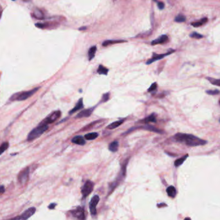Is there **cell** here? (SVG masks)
Returning a JSON list of instances; mask_svg holds the SVG:
<instances>
[{
    "instance_id": "6da1fadb",
    "label": "cell",
    "mask_w": 220,
    "mask_h": 220,
    "mask_svg": "<svg viewBox=\"0 0 220 220\" xmlns=\"http://www.w3.org/2000/svg\"><path fill=\"white\" fill-rule=\"evenodd\" d=\"M173 139L177 142L183 143L189 147H196L204 145L207 143V141L200 139L192 134L177 133L174 136Z\"/></svg>"
},
{
    "instance_id": "7a4b0ae2",
    "label": "cell",
    "mask_w": 220,
    "mask_h": 220,
    "mask_svg": "<svg viewBox=\"0 0 220 220\" xmlns=\"http://www.w3.org/2000/svg\"><path fill=\"white\" fill-rule=\"evenodd\" d=\"M48 125L40 123V124L37 127L34 128L33 130H32L30 132V133L28 134L27 136V141H31L35 140V139L39 138L45 131L48 130Z\"/></svg>"
},
{
    "instance_id": "3957f363",
    "label": "cell",
    "mask_w": 220,
    "mask_h": 220,
    "mask_svg": "<svg viewBox=\"0 0 220 220\" xmlns=\"http://www.w3.org/2000/svg\"><path fill=\"white\" fill-rule=\"evenodd\" d=\"M39 89V87H37V88H34L30 90H28V91H24V92L14 94V95L12 96L11 100V101H24V100H26L28 98H30V97L32 95H34Z\"/></svg>"
},
{
    "instance_id": "277c9868",
    "label": "cell",
    "mask_w": 220,
    "mask_h": 220,
    "mask_svg": "<svg viewBox=\"0 0 220 220\" xmlns=\"http://www.w3.org/2000/svg\"><path fill=\"white\" fill-rule=\"evenodd\" d=\"M93 187H94V183H93V182L90 180L86 181V183L84 184L81 190V193L84 198H86L90 194L92 193L93 190Z\"/></svg>"
},
{
    "instance_id": "5b68a950",
    "label": "cell",
    "mask_w": 220,
    "mask_h": 220,
    "mask_svg": "<svg viewBox=\"0 0 220 220\" xmlns=\"http://www.w3.org/2000/svg\"><path fill=\"white\" fill-rule=\"evenodd\" d=\"M61 115V111H54L52 113H51L50 115H48L47 117L45 118L44 120L42 121L41 123L44 124H47V125L52 123L56 121L57 119H59Z\"/></svg>"
},
{
    "instance_id": "8992f818",
    "label": "cell",
    "mask_w": 220,
    "mask_h": 220,
    "mask_svg": "<svg viewBox=\"0 0 220 220\" xmlns=\"http://www.w3.org/2000/svg\"><path fill=\"white\" fill-rule=\"evenodd\" d=\"M29 173H30V169L28 167L22 170L18 176V182L22 185L27 183L29 177Z\"/></svg>"
},
{
    "instance_id": "52a82bcc",
    "label": "cell",
    "mask_w": 220,
    "mask_h": 220,
    "mask_svg": "<svg viewBox=\"0 0 220 220\" xmlns=\"http://www.w3.org/2000/svg\"><path fill=\"white\" fill-rule=\"evenodd\" d=\"M100 198L99 196L97 195H95L92 198L91 201L90 202L89 204V207H90V212H91L92 215L93 216H95L97 214V205L98 203L99 202Z\"/></svg>"
},
{
    "instance_id": "ba28073f",
    "label": "cell",
    "mask_w": 220,
    "mask_h": 220,
    "mask_svg": "<svg viewBox=\"0 0 220 220\" xmlns=\"http://www.w3.org/2000/svg\"><path fill=\"white\" fill-rule=\"evenodd\" d=\"M36 211V209L35 207H30L28 208V209L26 210L25 212H23L22 214L19 216H18V217L14 218L15 219H27L28 218H30L31 216H33L34 214V213Z\"/></svg>"
},
{
    "instance_id": "9c48e42d",
    "label": "cell",
    "mask_w": 220,
    "mask_h": 220,
    "mask_svg": "<svg viewBox=\"0 0 220 220\" xmlns=\"http://www.w3.org/2000/svg\"><path fill=\"white\" fill-rule=\"evenodd\" d=\"M71 213L73 215V216L79 219H85V211L83 208L81 207H77L75 209H73L71 211Z\"/></svg>"
},
{
    "instance_id": "30bf717a",
    "label": "cell",
    "mask_w": 220,
    "mask_h": 220,
    "mask_svg": "<svg viewBox=\"0 0 220 220\" xmlns=\"http://www.w3.org/2000/svg\"><path fill=\"white\" fill-rule=\"evenodd\" d=\"M171 53H173L172 52H169V53H166V54H154L153 56L152 57L150 60H149L147 61L146 64L147 65H149V64L152 63H153L154 61H158V60H159L163 59V58L165 56H167V55H169Z\"/></svg>"
},
{
    "instance_id": "8fae6325",
    "label": "cell",
    "mask_w": 220,
    "mask_h": 220,
    "mask_svg": "<svg viewBox=\"0 0 220 220\" xmlns=\"http://www.w3.org/2000/svg\"><path fill=\"white\" fill-rule=\"evenodd\" d=\"M93 109H94V108L84 110V111L79 112V114L76 116L75 118H88V117H89V116L92 114Z\"/></svg>"
},
{
    "instance_id": "7c38bea8",
    "label": "cell",
    "mask_w": 220,
    "mask_h": 220,
    "mask_svg": "<svg viewBox=\"0 0 220 220\" xmlns=\"http://www.w3.org/2000/svg\"><path fill=\"white\" fill-rule=\"evenodd\" d=\"M168 41V36L167 35H161L159 38H158L156 40L151 41L152 45H158V44H162L166 43V41Z\"/></svg>"
},
{
    "instance_id": "4fadbf2b",
    "label": "cell",
    "mask_w": 220,
    "mask_h": 220,
    "mask_svg": "<svg viewBox=\"0 0 220 220\" xmlns=\"http://www.w3.org/2000/svg\"><path fill=\"white\" fill-rule=\"evenodd\" d=\"M140 128L144 129V130H146L149 131H152L154 132H156V133H159V134H163L164 131L160 130V129H158L156 127H153V126L150 125H145L144 126H142V127H140Z\"/></svg>"
},
{
    "instance_id": "5bb4252c",
    "label": "cell",
    "mask_w": 220,
    "mask_h": 220,
    "mask_svg": "<svg viewBox=\"0 0 220 220\" xmlns=\"http://www.w3.org/2000/svg\"><path fill=\"white\" fill-rule=\"evenodd\" d=\"M72 142L73 143L79 145H85L86 144L85 138L81 136H77L73 137L72 140Z\"/></svg>"
},
{
    "instance_id": "9a60e30c",
    "label": "cell",
    "mask_w": 220,
    "mask_h": 220,
    "mask_svg": "<svg viewBox=\"0 0 220 220\" xmlns=\"http://www.w3.org/2000/svg\"><path fill=\"white\" fill-rule=\"evenodd\" d=\"M166 192L167 193L168 196L172 198H175L176 196V189L175 187L173 186L168 187L166 189Z\"/></svg>"
},
{
    "instance_id": "2e32d148",
    "label": "cell",
    "mask_w": 220,
    "mask_h": 220,
    "mask_svg": "<svg viewBox=\"0 0 220 220\" xmlns=\"http://www.w3.org/2000/svg\"><path fill=\"white\" fill-rule=\"evenodd\" d=\"M83 108V101H82V98H80V99H79L78 102H77V104L75 105V106H74V108L71 111L69 114H72L73 113H74L75 112L79 111V110Z\"/></svg>"
},
{
    "instance_id": "e0dca14e",
    "label": "cell",
    "mask_w": 220,
    "mask_h": 220,
    "mask_svg": "<svg viewBox=\"0 0 220 220\" xmlns=\"http://www.w3.org/2000/svg\"><path fill=\"white\" fill-rule=\"evenodd\" d=\"M32 16H33V17H34L35 18H36L37 19H40V20L41 19H44L43 12H42L40 9H38L34 10L33 12V14H32Z\"/></svg>"
},
{
    "instance_id": "ac0fdd59",
    "label": "cell",
    "mask_w": 220,
    "mask_h": 220,
    "mask_svg": "<svg viewBox=\"0 0 220 220\" xmlns=\"http://www.w3.org/2000/svg\"><path fill=\"white\" fill-rule=\"evenodd\" d=\"M124 119H122V120H119V121H114L112 123H111L110 125H109L108 127H107V128L108 129H111V130H112V129H115L116 128H117L118 127H119L120 125H122L123 123V122H124Z\"/></svg>"
},
{
    "instance_id": "d6986e66",
    "label": "cell",
    "mask_w": 220,
    "mask_h": 220,
    "mask_svg": "<svg viewBox=\"0 0 220 220\" xmlns=\"http://www.w3.org/2000/svg\"><path fill=\"white\" fill-rule=\"evenodd\" d=\"M207 21H208V19L207 18H202V19H200V20H199L198 21L192 23L191 25H192L194 27H200V26H202L203 25H204L205 23H206L207 22Z\"/></svg>"
},
{
    "instance_id": "ffe728a7",
    "label": "cell",
    "mask_w": 220,
    "mask_h": 220,
    "mask_svg": "<svg viewBox=\"0 0 220 220\" xmlns=\"http://www.w3.org/2000/svg\"><path fill=\"white\" fill-rule=\"evenodd\" d=\"M188 156H189V155L186 154L184 156L180 158V159L176 160L175 161H174V166H175L176 167H178L180 165H182L184 161H185L187 160V158H188Z\"/></svg>"
},
{
    "instance_id": "44dd1931",
    "label": "cell",
    "mask_w": 220,
    "mask_h": 220,
    "mask_svg": "<svg viewBox=\"0 0 220 220\" xmlns=\"http://www.w3.org/2000/svg\"><path fill=\"white\" fill-rule=\"evenodd\" d=\"M118 148V141H113L112 143H111L109 145V150L110 151L113 152V153H115V152L117 151Z\"/></svg>"
},
{
    "instance_id": "7402d4cb",
    "label": "cell",
    "mask_w": 220,
    "mask_h": 220,
    "mask_svg": "<svg viewBox=\"0 0 220 220\" xmlns=\"http://www.w3.org/2000/svg\"><path fill=\"white\" fill-rule=\"evenodd\" d=\"M125 42L124 40H106L102 43L103 47H107L109 45H113L115 43H124Z\"/></svg>"
},
{
    "instance_id": "603a6c76",
    "label": "cell",
    "mask_w": 220,
    "mask_h": 220,
    "mask_svg": "<svg viewBox=\"0 0 220 220\" xmlns=\"http://www.w3.org/2000/svg\"><path fill=\"white\" fill-rule=\"evenodd\" d=\"M97 52V47L92 46L88 50V59L89 60H92L95 56V53Z\"/></svg>"
},
{
    "instance_id": "cb8c5ba5",
    "label": "cell",
    "mask_w": 220,
    "mask_h": 220,
    "mask_svg": "<svg viewBox=\"0 0 220 220\" xmlns=\"http://www.w3.org/2000/svg\"><path fill=\"white\" fill-rule=\"evenodd\" d=\"M108 71L109 70L107 68L102 65H100L97 69V73L101 74V75H107Z\"/></svg>"
},
{
    "instance_id": "d4e9b609",
    "label": "cell",
    "mask_w": 220,
    "mask_h": 220,
    "mask_svg": "<svg viewBox=\"0 0 220 220\" xmlns=\"http://www.w3.org/2000/svg\"><path fill=\"white\" fill-rule=\"evenodd\" d=\"M98 136H99L98 133H97V132H92V133L86 134L85 136V138H86V140H95V139Z\"/></svg>"
},
{
    "instance_id": "484cf974",
    "label": "cell",
    "mask_w": 220,
    "mask_h": 220,
    "mask_svg": "<svg viewBox=\"0 0 220 220\" xmlns=\"http://www.w3.org/2000/svg\"><path fill=\"white\" fill-rule=\"evenodd\" d=\"M143 122H144V123H149V122L155 123V122H157L156 115H155V114H151L150 116H149L148 117H147L146 118H145L143 120Z\"/></svg>"
},
{
    "instance_id": "4316f807",
    "label": "cell",
    "mask_w": 220,
    "mask_h": 220,
    "mask_svg": "<svg viewBox=\"0 0 220 220\" xmlns=\"http://www.w3.org/2000/svg\"><path fill=\"white\" fill-rule=\"evenodd\" d=\"M9 147V143L8 142H4L1 145H0V156L4 153L5 150L8 149V148Z\"/></svg>"
},
{
    "instance_id": "83f0119b",
    "label": "cell",
    "mask_w": 220,
    "mask_h": 220,
    "mask_svg": "<svg viewBox=\"0 0 220 220\" xmlns=\"http://www.w3.org/2000/svg\"><path fill=\"white\" fill-rule=\"evenodd\" d=\"M207 79L209 81V82L212 83V85L220 87V79H214L212 78V77H207Z\"/></svg>"
},
{
    "instance_id": "f1b7e54d",
    "label": "cell",
    "mask_w": 220,
    "mask_h": 220,
    "mask_svg": "<svg viewBox=\"0 0 220 220\" xmlns=\"http://www.w3.org/2000/svg\"><path fill=\"white\" fill-rule=\"evenodd\" d=\"M185 20H186L185 16L182 14L178 15L175 18V19H174V21L177 23H183L184 21H185Z\"/></svg>"
},
{
    "instance_id": "f546056e",
    "label": "cell",
    "mask_w": 220,
    "mask_h": 220,
    "mask_svg": "<svg viewBox=\"0 0 220 220\" xmlns=\"http://www.w3.org/2000/svg\"><path fill=\"white\" fill-rule=\"evenodd\" d=\"M190 37H191L192 38H195V39H201L203 38V35L200 34L199 33H197L196 32H193L192 33L190 34Z\"/></svg>"
},
{
    "instance_id": "4dcf8cb0",
    "label": "cell",
    "mask_w": 220,
    "mask_h": 220,
    "mask_svg": "<svg viewBox=\"0 0 220 220\" xmlns=\"http://www.w3.org/2000/svg\"><path fill=\"white\" fill-rule=\"evenodd\" d=\"M207 94H208L209 95H217L219 94V90H209L206 91Z\"/></svg>"
},
{
    "instance_id": "1f68e13d",
    "label": "cell",
    "mask_w": 220,
    "mask_h": 220,
    "mask_svg": "<svg viewBox=\"0 0 220 220\" xmlns=\"http://www.w3.org/2000/svg\"><path fill=\"white\" fill-rule=\"evenodd\" d=\"M157 89V83H153L151 85L149 88L148 92H152V91H154V90H155Z\"/></svg>"
},
{
    "instance_id": "d6a6232c",
    "label": "cell",
    "mask_w": 220,
    "mask_h": 220,
    "mask_svg": "<svg viewBox=\"0 0 220 220\" xmlns=\"http://www.w3.org/2000/svg\"><path fill=\"white\" fill-rule=\"evenodd\" d=\"M109 93L104 94L103 95V96H102V102H106V101H107L109 99Z\"/></svg>"
},
{
    "instance_id": "836d02e7",
    "label": "cell",
    "mask_w": 220,
    "mask_h": 220,
    "mask_svg": "<svg viewBox=\"0 0 220 220\" xmlns=\"http://www.w3.org/2000/svg\"><path fill=\"white\" fill-rule=\"evenodd\" d=\"M158 3V7L160 10H162L165 7V5L163 2L161 1H157Z\"/></svg>"
},
{
    "instance_id": "e575fe53",
    "label": "cell",
    "mask_w": 220,
    "mask_h": 220,
    "mask_svg": "<svg viewBox=\"0 0 220 220\" xmlns=\"http://www.w3.org/2000/svg\"><path fill=\"white\" fill-rule=\"evenodd\" d=\"M5 191V189L4 186H3V185L0 186V194L4 193Z\"/></svg>"
},
{
    "instance_id": "d590c367",
    "label": "cell",
    "mask_w": 220,
    "mask_h": 220,
    "mask_svg": "<svg viewBox=\"0 0 220 220\" xmlns=\"http://www.w3.org/2000/svg\"><path fill=\"white\" fill-rule=\"evenodd\" d=\"M56 203H51L49 206H48V209H54L55 208V207L56 206Z\"/></svg>"
},
{
    "instance_id": "8d00e7d4",
    "label": "cell",
    "mask_w": 220,
    "mask_h": 220,
    "mask_svg": "<svg viewBox=\"0 0 220 220\" xmlns=\"http://www.w3.org/2000/svg\"><path fill=\"white\" fill-rule=\"evenodd\" d=\"M2 12H3V9H2V7L1 6V5H0V19H1V17Z\"/></svg>"
},
{
    "instance_id": "74e56055",
    "label": "cell",
    "mask_w": 220,
    "mask_h": 220,
    "mask_svg": "<svg viewBox=\"0 0 220 220\" xmlns=\"http://www.w3.org/2000/svg\"><path fill=\"white\" fill-rule=\"evenodd\" d=\"M85 29H86V27H82V28H80L79 30L82 31V30H85Z\"/></svg>"
},
{
    "instance_id": "f35d334b",
    "label": "cell",
    "mask_w": 220,
    "mask_h": 220,
    "mask_svg": "<svg viewBox=\"0 0 220 220\" xmlns=\"http://www.w3.org/2000/svg\"><path fill=\"white\" fill-rule=\"evenodd\" d=\"M23 1H27V2H28V1H30V0H23Z\"/></svg>"
},
{
    "instance_id": "ab89813d",
    "label": "cell",
    "mask_w": 220,
    "mask_h": 220,
    "mask_svg": "<svg viewBox=\"0 0 220 220\" xmlns=\"http://www.w3.org/2000/svg\"><path fill=\"white\" fill-rule=\"evenodd\" d=\"M12 1H16V0H12Z\"/></svg>"
},
{
    "instance_id": "60d3db41",
    "label": "cell",
    "mask_w": 220,
    "mask_h": 220,
    "mask_svg": "<svg viewBox=\"0 0 220 220\" xmlns=\"http://www.w3.org/2000/svg\"><path fill=\"white\" fill-rule=\"evenodd\" d=\"M219 105H220V100H219Z\"/></svg>"
},
{
    "instance_id": "b9f144b4",
    "label": "cell",
    "mask_w": 220,
    "mask_h": 220,
    "mask_svg": "<svg viewBox=\"0 0 220 220\" xmlns=\"http://www.w3.org/2000/svg\"><path fill=\"white\" fill-rule=\"evenodd\" d=\"M219 123H220V119H219Z\"/></svg>"
}]
</instances>
